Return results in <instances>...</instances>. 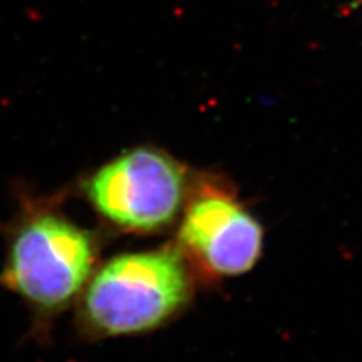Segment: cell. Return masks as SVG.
I'll list each match as a JSON object with an SVG mask.
<instances>
[{
    "instance_id": "1",
    "label": "cell",
    "mask_w": 362,
    "mask_h": 362,
    "mask_svg": "<svg viewBox=\"0 0 362 362\" xmlns=\"http://www.w3.org/2000/svg\"><path fill=\"white\" fill-rule=\"evenodd\" d=\"M192 296L190 266L178 246L110 258L89 278L82 320L98 337L148 332L183 310Z\"/></svg>"
},
{
    "instance_id": "2",
    "label": "cell",
    "mask_w": 362,
    "mask_h": 362,
    "mask_svg": "<svg viewBox=\"0 0 362 362\" xmlns=\"http://www.w3.org/2000/svg\"><path fill=\"white\" fill-rule=\"evenodd\" d=\"M94 235L52 210L32 213L11 234L0 284L40 314L64 310L93 276Z\"/></svg>"
},
{
    "instance_id": "3",
    "label": "cell",
    "mask_w": 362,
    "mask_h": 362,
    "mask_svg": "<svg viewBox=\"0 0 362 362\" xmlns=\"http://www.w3.org/2000/svg\"><path fill=\"white\" fill-rule=\"evenodd\" d=\"M85 195L101 218L121 230L150 234L171 226L189 194L187 173L154 146H136L90 174Z\"/></svg>"
},
{
    "instance_id": "4",
    "label": "cell",
    "mask_w": 362,
    "mask_h": 362,
    "mask_svg": "<svg viewBox=\"0 0 362 362\" xmlns=\"http://www.w3.org/2000/svg\"><path fill=\"white\" fill-rule=\"evenodd\" d=\"M262 223L228 183L204 180L187 197L178 231V249L209 278L239 276L263 252Z\"/></svg>"
}]
</instances>
